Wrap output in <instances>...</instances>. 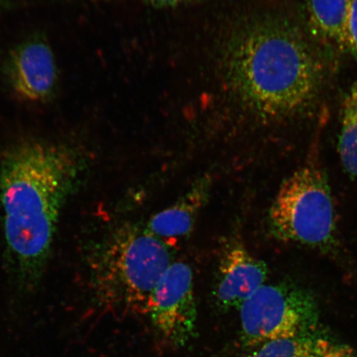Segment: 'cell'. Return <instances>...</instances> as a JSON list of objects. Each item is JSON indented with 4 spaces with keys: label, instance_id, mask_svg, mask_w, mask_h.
<instances>
[{
    "label": "cell",
    "instance_id": "1",
    "mask_svg": "<svg viewBox=\"0 0 357 357\" xmlns=\"http://www.w3.org/2000/svg\"><path fill=\"white\" fill-rule=\"evenodd\" d=\"M330 56L302 16L278 8L248 13L222 35L217 66L231 105L263 124L293 122L319 104Z\"/></svg>",
    "mask_w": 357,
    "mask_h": 357
},
{
    "label": "cell",
    "instance_id": "2",
    "mask_svg": "<svg viewBox=\"0 0 357 357\" xmlns=\"http://www.w3.org/2000/svg\"><path fill=\"white\" fill-rule=\"evenodd\" d=\"M88 166L77 147L37 137L17 141L0 155V220L8 268L22 291L41 282L62 211Z\"/></svg>",
    "mask_w": 357,
    "mask_h": 357
},
{
    "label": "cell",
    "instance_id": "3",
    "mask_svg": "<svg viewBox=\"0 0 357 357\" xmlns=\"http://www.w3.org/2000/svg\"><path fill=\"white\" fill-rule=\"evenodd\" d=\"M169 245L146 227L124 225L102 240L93 257L98 305L116 318L149 314L156 285L172 264Z\"/></svg>",
    "mask_w": 357,
    "mask_h": 357
},
{
    "label": "cell",
    "instance_id": "4",
    "mask_svg": "<svg viewBox=\"0 0 357 357\" xmlns=\"http://www.w3.org/2000/svg\"><path fill=\"white\" fill-rule=\"evenodd\" d=\"M272 234L283 242L328 250L336 235V217L328 176L310 163L280 185L269 212Z\"/></svg>",
    "mask_w": 357,
    "mask_h": 357
},
{
    "label": "cell",
    "instance_id": "5",
    "mask_svg": "<svg viewBox=\"0 0 357 357\" xmlns=\"http://www.w3.org/2000/svg\"><path fill=\"white\" fill-rule=\"evenodd\" d=\"M240 339L245 349L320 331V310L314 294L292 282L263 284L239 307Z\"/></svg>",
    "mask_w": 357,
    "mask_h": 357
},
{
    "label": "cell",
    "instance_id": "6",
    "mask_svg": "<svg viewBox=\"0 0 357 357\" xmlns=\"http://www.w3.org/2000/svg\"><path fill=\"white\" fill-rule=\"evenodd\" d=\"M147 314L165 347L178 349L195 337L198 312L189 264L172 261L156 285Z\"/></svg>",
    "mask_w": 357,
    "mask_h": 357
},
{
    "label": "cell",
    "instance_id": "7",
    "mask_svg": "<svg viewBox=\"0 0 357 357\" xmlns=\"http://www.w3.org/2000/svg\"><path fill=\"white\" fill-rule=\"evenodd\" d=\"M4 74L15 96L30 104H45L55 96L58 70L46 38L31 36L8 53Z\"/></svg>",
    "mask_w": 357,
    "mask_h": 357
},
{
    "label": "cell",
    "instance_id": "8",
    "mask_svg": "<svg viewBox=\"0 0 357 357\" xmlns=\"http://www.w3.org/2000/svg\"><path fill=\"white\" fill-rule=\"evenodd\" d=\"M268 269L242 243L229 242L222 250L213 287V300L222 312L239 309L242 303L265 284Z\"/></svg>",
    "mask_w": 357,
    "mask_h": 357
},
{
    "label": "cell",
    "instance_id": "9",
    "mask_svg": "<svg viewBox=\"0 0 357 357\" xmlns=\"http://www.w3.org/2000/svg\"><path fill=\"white\" fill-rule=\"evenodd\" d=\"M211 189V176L199 178L171 206L154 214L147 222L146 230L167 245L186 238L193 231Z\"/></svg>",
    "mask_w": 357,
    "mask_h": 357
},
{
    "label": "cell",
    "instance_id": "10",
    "mask_svg": "<svg viewBox=\"0 0 357 357\" xmlns=\"http://www.w3.org/2000/svg\"><path fill=\"white\" fill-rule=\"evenodd\" d=\"M350 0H303V15L312 37L330 56L347 52V20Z\"/></svg>",
    "mask_w": 357,
    "mask_h": 357
},
{
    "label": "cell",
    "instance_id": "11",
    "mask_svg": "<svg viewBox=\"0 0 357 357\" xmlns=\"http://www.w3.org/2000/svg\"><path fill=\"white\" fill-rule=\"evenodd\" d=\"M247 357H357V352L350 345L318 331L266 342Z\"/></svg>",
    "mask_w": 357,
    "mask_h": 357
},
{
    "label": "cell",
    "instance_id": "12",
    "mask_svg": "<svg viewBox=\"0 0 357 357\" xmlns=\"http://www.w3.org/2000/svg\"><path fill=\"white\" fill-rule=\"evenodd\" d=\"M338 153L348 175L357 180V77L343 100Z\"/></svg>",
    "mask_w": 357,
    "mask_h": 357
},
{
    "label": "cell",
    "instance_id": "13",
    "mask_svg": "<svg viewBox=\"0 0 357 357\" xmlns=\"http://www.w3.org/2000/svg\"><path fill=\"white\" fill-rule=\"evenodd\" d=\"M347 52L357 59V0H350L347 20Z\"/></svg>",
    "mask_w": 357,
    "mask_h": 357
},
{
    "label": "cell",
    "instance_id": "14",
    "mask_svg": "<svg viewBox=\"0 0 357 357\" xmlns=\"http://www.w3.org/2000/svg\"><path fill=\"white\" fill-rule=\"evenodd\" d=\"M132 1L139 2L153 7L167 8L185 6V4L213 1V0H132Z\"/></svg>",
    "mask_w": 357,
    "mask_h": 357
}]
</instances>
